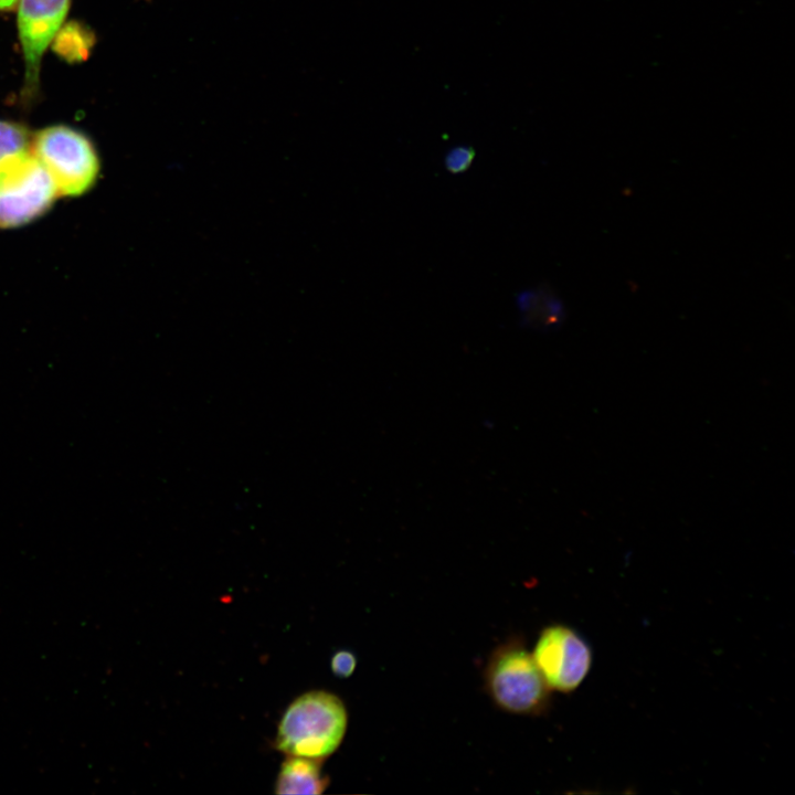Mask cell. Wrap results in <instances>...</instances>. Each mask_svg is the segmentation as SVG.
Wrapping results in <instances>:
<instances>
[{
  "label": "cell",
  "mask_w": 795,
  "mask_h": 795,
  "mask_svg": "<svg viewBox=\"0 0 795 795\" xmlns=\"http://www.w3.org/2000/svg\"><path fill=\"white\" fill-rule=\"evenodd\" d=\"M347 723V709L338 696L324 690L308 691L285 710L275 746L288 756L324 760L341 744Z\"/></svg>",
  "instance_id": "6da1fadb"
},
{
  "label": "cell",
  "mask_w": 795,
  "mask_h": 795,
  "mask_svg": "<svg viewBox=\"0 0 795 795\" xmlns=\"http://www.w3.org/2000/svg\"><path fill=\"white\" fill-rule=\"evenodd\" d=\"M484 680L492 702L508 713L538 716L549 707L551 689L519 638L509 639L491 653Z\"/></svg>",
  "instance_id": "7a4b0ae2"
},
{
  "label": "cell",
  "mask_w": 795,
  "mask_h": 795,
  "mask_svg": "<svg viewBox=\"0 0 795 795\" xmlns=\"http://www.w3.org/2000/svg\"><path fill=\"white\" fill-rule=\"evenodd\" d=\"M31 150L59 197H80L97 182L100 159L92 139L77 128L51 125L33 132Z\"/></svg>",
  "instance_id": "3957f363"
},
{
  "label": "cell",
  "mask_w": 795,
  "mask_h": 795,
  "mask_svg": "<svg viewBox=\"0 0 795 795\" xmlns=\"http://www.w3.org/2000/svg\"><path fill=\"white\" fill-rule=\"evenodd\" d=\"M57 198L52 179L32 150L0 161V229L35 221Z\"/></svg>",
  "instance_id": "277c9868"
},
{
  "label": "cell",
  "mask_w": 795,
  "mask_h": 795,
  "mask_svg": "<svg viewBox=\"0 0 795 795\" xmlns=\"http://www.w3.org/2000/svg\"><path fill=\"white\" fill-rule=\"evenodd\" d=\"M531 654L549 688L560 692L575 690L592 665L589 644L561 624L544 627Z\"/></svg>",
  "instance_id": "5b68a950"
},
{
  "label": "cell",
  "mask_w": 795,
  "mask_h": 795,
  "mask_svg": "<svg viewBox=\"0 0 795 795\" xmlns=\"http://www.w3.org/2000/svg\"><path fill=\"white\" fill-rule=\"evenodd\" d=\"M71 0H19L18 33L24 60V84L21 97L32 102L40 83L44 52L65 21Z\"/></svg>",
  "instance_id": "8992f818"
},
{
  "label": "cell",
  "mask_w": 795,
  "mask_h": 795,
  "mask_svg": "<svg viewBox=\"0 0 795 795\" xmlns=\"http://www.w3.org/2000/svg\"><path fill=\"white\" fill-rule=\"evenodd\" d=\"M321 760L293 756L286 759L275 782L276 794H321L328 786Z\"/></svg>",
  "instance_id": "52a82bcc"
},
{
  "label": "cell",
  "mask_w": 795,
  "mask_h": 795,
  "mask_svg": "<svg viewBox=\"0 0 795 795\" xmlns=\"http://www.w3.org/2000/svg\"><path fill=\"white\" fill-rule=\"evenodd\" d=\"M517 303L523 326L548 330L559 326L565 317L561 300L547 289L522 292Z\"/></svg>",
  "instance_id": "ba28073f"
},
{
  "label": "cell",
  "mask_w": 795,
  "mask_h": 795,
  "mask_svg": "<svg viewBox=\"0 0 795 795\" xmlns=\"http://www.w3.org/2000/svg\"><path fill=\"white\" fill-rule=\"evenodd\" d=\"M96 43L93 30L81 21L63 23L51 45L53 52L70 64L85 62Z\"/></svg>",
  "instance_id": "9c48e42d"
},
{
  "label": "cell",
  "mask_w": 795,
  "mask_h": 795,
  "mask_svg": "<svg viewBox=\"0 0 795 795\" xmlns=\"http://www.w3.org/2000/svg\"><path fill=\"white\" fill-rule=\"evenodd\" d=\"M33 132L23 124L0 119V161L31 150Z\"/></svg>",
  "instance_id": "30bf717a"
},
{
  "label": "cell",
  "mask_w": 795,
  "mask_h": 795,
  "mask_svg": "<svg viewBox=\"0 0 795 795\" xmlns=\"http://www.w3.org/2000/svg\"><path fill=\"white\" fill-rule=\"evenodd\" d=\"M475 155L474 148L468 146L452 148L445 156V168L452 174L463 173L471 166Z\"/></svg>",
  "instance_id": "8fae6325"
},
{
  "label": "cell",
  "mask_w": 795,
  "mask_h": 795,
  "mask_svg": "<svg viewBox=\"0 0 795 795\" xmlns=\"http://www.w3.org/2000/svg\"><path fill=\"white\" fill-rule=\"evenodd\" d=\"M357 667L356 655L347 649L336 651L330 659V668L338 678L350 677Z\"/></svg>",
  "instance_id": "7c38bea8"
},
{
  "label": "cell",
  "mask_w": 795,
  "mask_h": 795,
  "mask_svg": "<svg viewBox=\"0 0 795 795\" xmlns=\"http://www.w3.org/2000/svg\"><path fill=\"white\" fill-rule=\"evenodd\" d=\"M19 0H0V11H11L17 8Z\"/></svg>",
  "instance_id": "4fadbf2b"
}]
</instances>
